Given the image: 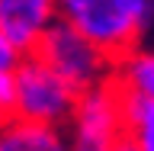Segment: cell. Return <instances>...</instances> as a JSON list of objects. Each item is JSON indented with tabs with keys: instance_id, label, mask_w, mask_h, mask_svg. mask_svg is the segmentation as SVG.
Segmentation results:
<instances>
[{
	"instance_id": "5b68a950",
	"label": "cell",
	"mask_w": 154,
	"mask_h": 151,
	"mask_svg": "<svg viewBox=\"0 0 154 151\" xmlns=\"http://www.w3.org/2000/svg\"><path fill=\"white\" fill-rule=\"evenodd\" d=\"M55 19V0H0V32L13 39L23 52H32Z\"/></svg>"
},
{
	"instance_id": "277c9868",
	"label": "cell",
	"mask_w": 154,
	"mask_h": 151,
	"mask_svg": "<svg viewBox=\"0 0 154 151\" xmlns=\"http://www.w3.org/2000/svg\"><path fill=\"white\" fill-rule=\"evenodd\" d=\"M64 135L71 151H112V145L125 135L119 84L106 80L80 90L71 122L64 125Z\"/></svg>"
},
{
	"instance_id": "52a82bcc",
	"label": "cell",
	"mask_w": 154,
	"mask_h": 151,
	"mask_svg": "<svg viewBox=\"0 0 154 151\" xmlns=\"http://www.w3.org/2000/svg\"><path fill=\"white\" fill-rule=\"evenodd\" d=\"M122 90V122L125 135L138 145V151H154V100L135 90Z\"/></svg>"
},
{
	"instance_id": "7a4b0ae2",
	"label": "cell",
	"mask_w": 154,
	"mask_h": 151,
	"mask_svg": "<svg viewBox=\"0 0 154 151\" xmlns=\"http://www.w3.org/2000/svg\"><path fill=\"white\" fill-rule=\"evenodd\" d=\"M13 77H16V103H13L16 119L38 125H58V129H64L71 122L80 90L71 87L48 61H42L35 52H29L16 64Z\"/></svg>"
},
{
	"instance_id": "8992f818",
	"label": "cell",
	"mask_w": 154,
	"mask_h": 151,
	"mask_svg": "<svg viewBox=\"0 0 154 151\" xmlns=\"http://www.w3.org/2000/svg\"><path fill=\"white\" fill-rule=\"evenodd\" d=\"M0 151H71V148H67L64 129L10 116L0 122Z\"/></svg>"
},
{
	"instance_id": "3957f363",
	"label": "cell",
	"mask_w": 154,
	"mask_h": 151,
	"mask_svg": "<svg viewBox=\"0 0 154 151\" xmlns=\"http://www.w3.org/2000/svg\"><path fill=\"white\" fill-rule=\"evenodd\" d=\"M42 61L55 68L71 87L87 90V87L106 84L116 74V58L106 55L93 39H87L84 32H77L71 23L55 19L45 29V36L38 39V45L32 48Z\"/></svg>"
},
{
	"instance_id": "6da1fadb",
	"label": "cell",
	"mask_w": 154,
	"mask_h": 151,
	"mask_svg": "<svg viewBox=\"0 0 154 151\" xmlns=\"http://www.w3.org/2000/svg\"><path fill=\"white\" fill-rule=\"evenodd\" d=\"M58 19L93 39L116 61L128 55L154 16V0H55Z\"/></svg>"
},
{
	"instance_id": "ba28073f",
	"label": "cell",
	"mask_w": 154,
	"mask_h": 151,
	"mask_svg": "<svg viewBox=\"0 0 154 151\" xmlns=\"http://www.w3.org/2000/svg\"><path fill=\"white\" fill-rule=\"evenodd\" d=\"M112 80L125 90H135V93H144L154 100V52L135 45L128 55H122L116 61Z\"/></svg>"
},
{
	"instance_id": "30bf717a",
	"label": "cell",
	"mask_w": 154,
	"mask_h": 151,
	"mask_svg": "<svg viewBox=\"0 0 154 151\" xmlns=\"http://www.w3.org/2000/svg\"><path fill=\"white\" fill-rule=\"evenodd\" d=\"M29 52H23V48L13 42V39H7L3 32H0V68H7V71H16V64L26 58Z\"/></svg>"
},
{
	"instance_id": "9c48e42d",
	"label": "cell",
	"mask_w": 154,
	"mask_h": 151,
	"mask_svg": "<svg viewBox=\"0 0 154 151\" xmlns=\"http://www.w3.org/2000/svg\"><path fill=\"white\" fill-rule=\"evenodd\" d=\"M13 103H16V77L13 71L0 68V122L13 116Z\"/></svg>"
},
{
	"instance_id": "8fae6325",
	"label": "cell",
	"mask_w": 154,
	"mask_h": 151,
	"mask_svg": "<svg viewBox=\"0 0 154 151\" xmlns=\"http://www.w3.org/2000/svg\"><path fill=\"white\" fill-rule=\"evenodd\" d=\"M112 151H138V145H135L132 138H128V135H122V138H119V142L112 145Z\"/></svg>"
}]
</instances>
